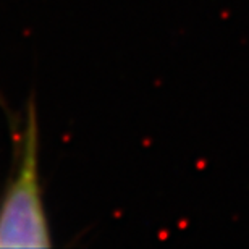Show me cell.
I'll return each mask as SVG.
<instances>
[{
  "mask_svg": "<svg viewBox=\"0 0 249 249\" xmlns=\"http://www.w3.org/2000/svg\"><path fill=\"white\" fill-rule=\"evenodd\" d=\"M51 230L39 177V126L36 106H28L18 170L0 197V248H49Z\"/></svg>",
  "mask_w": 249,
  "mask_h": 249,
  "instance_id": "cell-1",
  "label": "cell"
}]
</instances>
